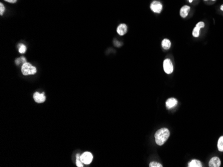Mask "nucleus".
Listing matches in <instances>:
<instances>
[{
  "instance_id": "6e6552de",
  "label": "nucleus",
  "mask_w": 223,
  "mask_h": 167,
  "mask_svg": "<svg viewBox=\"0 0 223 167\" xmlns=\"http://www.w3.org/2000/svg\"><path fill=\"white\" fill-rule=\"evenodd\" d=\"M220 164H221V162H220V159L217 156H215L210 160L208 166L210 167H219Z\"/></svg>"
},
{
  "instance_id": "20e7f679",
  "label": "nucleus",
  "mask_w": 223,
  "mask_h": 167,
  "mask_svg": "<svg viewBox=\"0 0 223 167\" xmlns=\"http://www.w3.org/2000/svg\"><path fill=\"white\" fill-rule=\"evenodd\" d=\"M163 67H164V72L167 74H171L173 72V65H172V61L169 59H166L164 61Z\"/></svg>"
},
{
  "instance_id": "9d476101",
  "label": "nucleus",
  "mask_w": 223,
  "mask_h": 167,
  "mask_svg": "<svg viewBox=\"0 0 223 167\" xmlns=\"http://www.w3.org/2000/svg\"><path fill=\"white\" fill-rule=\"evenodd\" d=\"M127 30H128L127 25L124 24V23H122V24L120 25L118 28H117V33H118L120 35H124L127 33Z\"/></svg>"
},
{
  "instance_id": "a211bd4d",
  "label": "nucleus",
  "mask_w": 223,
  "mask_h": 167,
  "mask_svg": "<svg viewBox=\"0 0 223 167\" xmlns=\"http://www.w3.org/2000/svg\"><path fill=\"white\" fill-rule=\"evenodd\" d=\"M150 167H162L163 166L161 164L156 163V162H152L149 164Z\"/></svg>"
},
{
  "instance_id": "f3484780",
  "label": "nucleus",
  "mask_w": 223,
  "mask_h": 167,
  "mask_svg": "<svg viewBox=\"0 0 223 167\" xmlns=\"http://www.w3.org/2000/svg\"><path fill=\"white\" fill-rule=\"evenodd\" d=\"M26 51V47L25 45H24L23 44H21L20 45V47H19V52H20V53H25Z\"/></svg>"
},
{
  "instance_id": "ddd939ff",
  "label": "nucleus",
  "mask_w": 223,
  "mask_h": 167,
  "mask_svg": "<svg viewBox=\"0 0 223 167\" xmlns=\"http://www.w3.org/2000/svg\"><path fill=\"white\" fill-rule=\"evenodd\" d=\"M162 46L163 47V49H170L171 48V41H170V40L168 39H164L162 42Z\"/></svg>"
},
{
  "instance_id": "39448f33",
  "label": "nucleus",
  "mask_w": 223,
  "mask_h": 167,
  "mask_svg": "<svg viewBox=\"0 0 223 167\" xmlns=\"http://www.w3.org/2000/svg\"><path fill=\"white\" fill-rule=\"evenodd\" d=\"M150 9H152V11H154V13H159L161 12L162 9V6L159 1H154L150 5Z\"/></svg>"
},
{
  "instance_id": "f257e3e1",
  "label": "nucleus",
  "mask_w": 223,
  "mask_h": 167,
  "mask_svg": "<svg viewBox=\"0 0 223 167\" xmlns=\"http://www.w3.org/2000/svg\"><path fill=\"white\" fill-rule=\"evenodd\" d=\"M170 131L166 128H162L155 133V141L159 146L164 145L170 137Z\"/></svg>"
},
{
  "instance_id": "2eb2a0df",
  "label": "nucleus",
  "mask_w": 223,
  "mask_h": 167,
  "mask_svg": "<svg viewBox=\"0 0 223 167\" xmlns=\"http://www.w3.org/2000/svg\"><path fill=\"white\" fill-rule=\"evenodd\" d=\"M80 154H78L76 155V165L78 167H83L84 163L80 161Z\"/></svg>"
},
{
  "instance_id": "f03ea898",
  "label": "nucleus",
  "mask_w": 223,
  "mask_h": 167,
  "mask_svg": "<svg viewBox=\"0 0 223 167\" xmlns=\"http://www.w3.org/2000/svg\"><path fill=\"white\" fill-rule=\"evenodd\" d=\"M21 73L23 75H34L37 73V69L32 64L26 62V63H23L21 67Z\"/></svg>"
},
{
  "instance_id": "6ab92c4d",
  "label": "nucleus",
  "mask_w": 223,
  "mask_h": 167,
  "mask_svg": "<svg viewBox=\"0 0 223 167\" xmlns=\"http://www.w3.org/2000/svg\"><path fill=\"white\" fill-rule=\"evenodd\" d=\"M5 11V7L3 4H0V15H2Z\"/></svg>"
},
{
  "instance_id": "1a4fd4ad",
  "label": "nucleus",
  "mask_w": 223,
  "mask_h": 167,
  "mask_svg": "<svg viewBox=\"0 0 223 167\" xmlns=\"http://www.w3.org/2000/svg\"><path fill=\"white\" fill-rule=\"evenodd\" d=\"M178 104V101L177 100L175 99V98H170L166 101V106L167 107V109H172L173 107H176Z\"/></svg>"
},
{
  "instance_id": "423d86ee",
  "label": "nucleus",
  "mask_w": 223,
  "mask_h": 167,
  "mask_svg": "<svg viewBox=\"0 0 223 167\" xmlns=\"http://www.w3.org/2000/svg\"><path fill=\"white\" fill-rule=\"evenodd\" d=\"M33 99L38 103H42V102H44L45 101L46 97L45 96L44 93H40L39 92H35L33 94Z\"/></svg>"
},
{
  "instance_id": "5701e85b",
  "label": "nucleus",
  "mask_w": 223,
  "mask_h": 167,
  "mask_svg": "<svg viewBox=\"0 0 223 167\" xmlns=\"http://www.w3.org/2000/svg\"><path fill=\"white\" fill-rule=\"evenodd\" d=\"M205 1H208V0H205ZM212 1H215V0H212Z\"/></svg>"
},
{
  "instance_id": "412c9836",
  "label": "nucleus",
  "mask_w": 223,
  "mask_h": 167,
  "mask_svg": "<svg viewBox=\"0 0 223 167\" xmlns=\"http://www.w3.org/2000/svg\"><path fill=\"white\" fill-rule=\"evenodd\" d=\"M220 9H221V10L223 11V5H222V6H220Z\"/></svg>"
},
{
  "instance_id": "7ed1b4c3",
  "label": "nucleus",
  "mask_w": 223,
  "mask_h": 167,
  "mask_svg": "<svg viewBox=\"0 0 223 167\" xmlns=\"http://www.w3.org/2000/svg\"><path fill=\"white\" fill-rule=\"evenodd\" d=\"M93 160V155L90 152H85L80 156V161L84 164H90Z\"/></svg>"
},
{
  "instance_id": "4be33fe9",
  "label": "nucleus",
  "mask_w": 223,
  "mask_h": 167,
  "mask_svg": "<svg viewBox=\"0 0 223 167\" xmlns=\"http://www.w3.org/2000/svg\"><path fill=\"white\" fill-rule=\"evenodd\" d=\"M193 0H188V1L190 2V3H192V2H193Z\"/></svg>"
},
{
  "instance_id": "f8f14e48",
  "label": "nucleus",
  "mask_w": 223,
  "mask_h": 167,
  "mask_svg": "<svg viewBox=\"0 0 223 167\" xmlns=\"http://www.w3.org/2000/svg\"><path fill=\"white\" fill-rule=\"evenodd\" d=\"M188 167H202V164L200 161L198 160H192L190 162H189L188 164Z\"/></svg>"
},
{
  "instance_id": "0eeeda50",
  "label": "nucleus",
  "mask_w": 223,
  "mask_h": 167,
  "mask_svg": "<svg viewBox=\"0 0 223 167\" xmlns=\"http://www.w3.org/2000/svg\"><path fill=\"white\" fill-rule=\"evenodd\" d=\"M204 27H205V23L202 22V21H200V22H198L193 29V36L195 37H198L199 36V35H200V29L203 28Z\"/></svg>"
},
{
  "instance_id": "9b49d317",
  "label": "nucleus",
  "mask_w": 223,
  "mask_h": 167,
  "mask_svg": "<svg viewBox=\"0 0 223 167\" xmlns=\"http://www.w3.org/2000/svg\"><path fill=\"white\" fill-rule=\"evenodd\" d=\"M190 10V6H184L183 8L181 9V11H180V14H181V16L182 18H185L186 17H187L188 14L189 13V11Z\"/></svg>"
},
{
  "instance_id": "4468645a",
  "label": "nucleus",
  "mask_w": 223,
  "mask_h": 167,
  "mask_svg": "<svg viewBox=\"0 0 223 167\" xmlns=\"http://www.w3.org/2000/svg\"><path fill=\"white\" fill-rule=\"evenodd\" d=\"M217 147L219 151L220 152H223V136L219 138L217 142Z\"/></svg>"
},
{
  "instance_id": "dca6fc26",
  "label": "nucleus",
  "mask_w": 223,
  "mask_h": 167,
  "mask_svg": "<svg viewBox=\"0 0 223 167\" xmlns=\"http://www.w3.org/2000/svg\"><path fill=\"white\" fill-rule=\"evenodd\" d=\"M22 63L23 64L26 63V59L25 57H20V58L17 59L16 60V63L17 65H20V63Z\"/></svg>"
},
{
  "instance_id": "aec40b11",
  "label": "nucleus",
  "mask_w": 223,
  "mask_h": 167,
  "mask_svg": "<svg viewBox=\"0 0 223 167\" xmlns=\"http://www.w3.org/2000/svg\"><path fill=\"white\" fill-rule=\"evenodd\" d=\"M5 1H6L7 2H9V3L14 4V3H16V2L17 1V0H5Z\"/></svg>"
}]
</instances>
